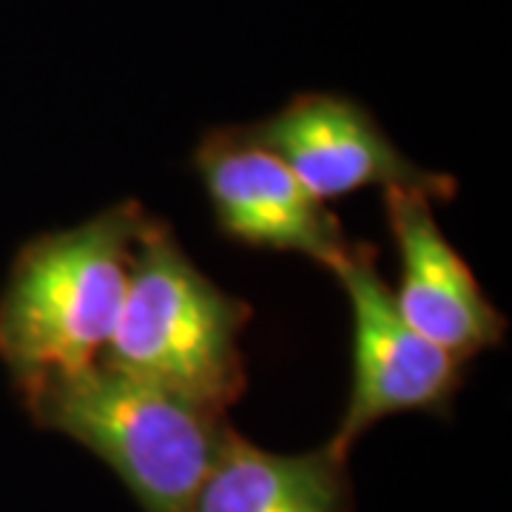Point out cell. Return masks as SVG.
Masks as SVG:
<instances>
[{"label": "cell", "mask_w": 512, "mask_h": 512, "mask_svg": "<svg viewBox=\"0 0 512 512\" xmlns=\"http://www.w3.org/2000/svg\"><path fill=\"white\" fill-rule=\"evenodd\" d=\"M191 163L217 231L242 248L305 256L330 271L353 242L328 205L242 126L205 131Z\"/></svg>", "instance_id": "obj_5"}, {"label": "cell", "mask_w": 512, "mask_h": 512, "mask_svg": "<svg viewBox=\"0 0 512 512\" xmlns=\"http://www.w3.org/2000/svg\"><path fill=\"white\" fill-rule=\"evenodd\" d=\"M148 220L140 202L123 200L20 245L0 291V365L15 387L103 359Z\"/></svg>", "instance_id": "obj_2"}, {"label": "cell", "mask_w": 512, "mask_h": 512, "mask_svg": "<svg viewBox=\"0 0 512 512\" xmlns=\"http://www.w3.org/2000/svg\"><path fill=\"white\" fill-rule=\"evenodd\" d=\"M328 274L339 279L353 322V376L345 416L328 447L348 458L373 424L402 413L450 416L464 384V362L413 330L379 274L370 242H350Z\"/></svg>", "instance_id": "obj_4"}, {"label": "cell", "mask_w": 512, "mask_h": 512, "mask_svg": "<svg viewBox=\"0 0 512 512\" xmlns=\"http://www.w3.org/2000/svg\"><path fill=\"white\" fill-rule=\"evenodd\" d=\"M40 430L77 441L123 481L143 512H185L231 424L220 413L109 362L15 387Z\"/></svg>", "instance_id": "obj_1"}, {"label": "cell", "mask_w": 512, "mask_h": 512, "mask_svg": "<svg viewBox=\"0 0 512 512\" xmlns=\"http://www.w3.org/2000/svg\"><path fill=\"white\" fill-rule=\"evenodd\" d=\"M242 128L274 151L319 202L362 188H419L436 202L456 200L458 194L456 177L413 163L373 111L348 94L302 92Z\"/></svg>", "instance_id": "obj_6"}, {"label": "cell", "mask_w": 512, "mask_h": 512, "mask_svg": "<svg viewBox=\"0 0 512 512\" xmlns=\"http://www.w3.org/2000/svg\"><path fill=\"white\" fill-rule=\"evenodd\" d=\"M185 512H353L348 458L274 453L231 427Z\"/></svg>", "instance_id": "obj_8"}, {"label": "cell", "mask_w": 512, "mask_h": 512, "mask_svg": "<svg viewBox=\"0 0 512 512\" xmlns=\"http://www.w3.org/2000/svg\"><path fill=\"white\" fill-rule=\"evenodd\" d=\"M251 319V305L202 274L171 225L151 217L103 362L225 416L248 387L242 330Z\"/></svg>", "instance_id": "obj_3"}, {"label": "cell", "mask_w": 512, "mask_h": 512, "mask_svg": "<svg viewBox=\"0 0 512 512\" xmlns=\"http://www.w3.org/2000/svg\"><path fill=\"white\" fill-rule=\"evenodd\" d=\"M433 205L436 200L419 188L384 191V217L399 256L393 302L410 328L470 365L481 353L504 345L507 319L444 237Z\"/></svg>", "instance_id": "obj_7"}]
</instances>
